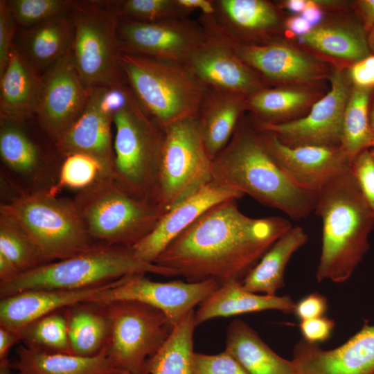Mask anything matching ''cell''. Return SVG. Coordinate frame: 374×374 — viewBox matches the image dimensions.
Listing matches in <instances>:
<instances>
[{"label": "cell", "instance_id": "obj_28", "mask_svg": "<svg viewBox=\"0 0 374 374\" xmlns=\"http://www.w3.org/2000/svg\"><path fill=\"white\" fill-rule=\"evenodd\" d=\"M73 35L69 12L23 28L18 47L39 73H44L71 51Z\"/></svg>", "mask_w": 374, "mask_h": 374}, {"label": "cell", "instance_id": "obj_55", "mask_svg": "<svg viewBox=\"0 0 374 374\" xmlns=\"http://www.w3.org/2000/svg\"><path fill=\"white\" fill-rule=\"evenodd\" d=\"M12 370L10 361L8 359L0 360V374H15L12 373Z\"/></svg>", "mask_w": 374, "mask_h": 374}, {"label": "cell", "instance_id": "obj_22", "mask_svg": "<svg viewBox=\"0 0 374 374\" xmlns=\"http://www.w3.org/2000/svg\"><path fill=\"white\" fill-rule=\"evenodd\" d=\"M213 5L215 21L235 42L260 45L276 41L281 17L273 3L266 0H213Z\"/></svg>", "mask_w": 374, "mask_h": 374}, {"label": "cell", "instance_id": "obj_52", "mask_svg": "<svg viewBox=\"0 0 374 374\" xmlns=\"http://www.w3.org/2000/svg\"><path fill=\"white\" fill-rule=\"evenodd\" d=\"M19 274L20 271L17 267L0 253V283L9 282Z\"/></svg>", "mask_w": 374, "mask_h": 374}, {"label": "cell", "instance_id": "obj_1", "mask_svg": "<svg viewBox=\"0 0 374 374\" xmlns=\"http://www.w3.org/2000/svg\"><path fill=\"white\" fill-rule=\"evenodd\" d=\"M292 226L280 217H249L240 210L236 199H227L202 213L170 242L154 263L190 282L242 281Z\"/></svg>", "mask_w": 374, "mask_h": 374}, {"label": "cell", "instance_id": "obj_18", "mask_svg": "<svg viewBox=\"0 0 374 374\" xmlns=\"http://www.w3.org/2000/svg\"><path fill=\"white\" fill-rule=\"evenodd\" d=\"M35 114L41 129L54 141L84 110L91 89L83 83L71 51L42 75Z\"/></svg>", "mask_w": 374, "mask_h": 374}, {"label": "cell", "instance_id": "obj_36", "mask_svg": "<svg viewBox=\"0 0 374 374\" xmlns=\"http://www.w3.org/2000/svg\"><path fill=\"white\" fill-rule=\"evenodd\" d=\"M371 91L353 86L344 110L341 146L352 161L364 150L374 148L368 108Z\"/></svg>", "mask_w": 374, "mask_h": 374}, {"label": "cell", "instance_id": "obj_51", "mask_svg": "<svg viewBox=\"0 0 374 374\" xmlns=\"http://www.w3.org/2000/svg\"><path fill=\"white\" fill-rule=\"evenodd\" d=\"M301 16L313 28L321 22L323 17V12L321 7L317 3L315 0H308L306 1V7L302 12Z\"/></svg>", "mask_w": 374, "mask_h": 374}, {"label": "cell", "instance_id": "obj_3", "mask_svg": "<svg viewBox=\"0 0 374 374\" xmlns=\"http://www.w3.org/2000/svg\"><path fill=\"white\" fill-rule=\"evenodd\" d=\"M322 221L317 282L348 280L370 249L374 212L351 170L337 176L318 193L314 208Z\"/></svg>", "mask_w": 374, "mask_h": 374}, {"label": "cell", "instance_id": "obj_47", "mask_svg": "<svg viewBox=\"0 0 374 374\" xmlns=\"http://www.w3.org/2000/svg\"><path fill=\"white\" fill-rule=\"evenodd\" d=\"M348 74L353 86L373 90L374 88V55L371 53L367 57L351 64L348 67Z\"/></svg>", "mask_w": 374, "mask_h": 374}, {"label": "cell", "instance_id": "obj_13", "mask_svg": "<svg viewBox=\"0 0 374 374\" xmlns=\"http://www.w3.org/2000/svg\"><path fill=\"white\" fill-rule=\"evenodd\" d=\"M353 86L348 68H337L331 75L330 91L305 116L276 124L258 123L251 118L259 130L288 146L341 145L343 116Z\"/></svg>", "mask_w": 374, "mask_h": 374}, {"label": "cell", "instance_id": "obj_14", "mask_svg": "<svg viewBox=\"0 0 374 374\" xmlns=\"http://www.w3.org/2000/svg\"><path fill=\"white\" fill-rule=\"evenodd\" d=\"M145 274L125 276L97 292L89 301L104 305L118 301L141 302L163 312L175 327L220 286L213 279L157 282Z\"/></svg>", "mask_w": 374, "mask_h": 374}, {"label": "cell", "instance_id": "obj_30", "mask_svg": "<svg viewBox=\"0 0 374 374\" xmlns=\"http://www.w3.org/2000/svg\"><path fill=\"white\" fill-rule=\"evenodd\" d=\"M16 359L10 361L15 374H117L105 348L98 355L80 357L70 354L48 353L20 346Z\"/></svg>", "mask_w": 374, "mask_h": 374}, {"label": "cell", "instance_id": "obj_10", "mask_svg": "<svg viewBox=\"0 0 374 374\" xmlns=\"http://www.w3.org/2000/svg\"><path fill=\"white\" fill-rule=\"evenodd\" d=\"M164 131L157 203L166 213L211 181L213 159L196 118L173 123Z\"/></svg>", "mask_w": 374, "mask_h": 374}, {"label": "cell", "instance_id": "obj_37", "mask_svg": "<svg viewBox=\"0 0 374 374\" xmlns=\"http://www.w3.org/2000/svg\"><path fill=\"white\" fill-rule=\"evenodd\" d=\"M21 341L24 346L33 350L72 355L66 308L30 323L22 331Z\"/></svg>", "mask_w": 374, "mask_h": 374}, {"label": "cell", "instance_id": "obj_21", "mask_svg": "<svg viewBox=\"0 0 374 374\" xmlns=\"http://www.w3.org/2000/svg\"><path fill=\"white\" fill-rule=\"evenodd\" d=\"M244 195L212 181L184 199L162 215L154 229L132 249L135 256L154 263L166 247L211 206Z\"/></svg>", "mask_w": 374, "mask_h": 374}, {"label": "cell", "instance_id": "obj_5", "mask_svg": "<svg viewBox=\"0 0 374 374\" xmlns=\"http://www.w3.org/2000/svg\"><path fill=\"white\" fill-rule=\"evenodd\" d=\"M148 273L178 276L172 269L139 260L131 247L96 243L83 253L46 263L0 283V298L28 290L90 288L125 276Z\"/></svg>", "mask_w": 374, "mask_h": 374}, {"label": "cell", "instance_id": "obj_33", "mask_svg": "<svg viewBox=\"0 0 374 374\" xmlns=\"http://www.w3.org/2000/svg\"><path fill=\"white\" fill-rule=\"evenodd\" d=\"M72 355H98L106 347L111 334V320L106 305L80 302L66 308Z\"/></svg>", "mask_w": 374, "mask_h": 374}, {"label": "cell", "instance_id": "obj_42", "mask_svg": "<svg viewBox=\"0 0 374 374\" xmlns=\"http://www.w3.org/2000/svg\"><path fill=\"white\" fill-rule=\"evenodd\" d=\"M193 366L195 374H250L225 350L214 355L194 352Z\"/></svg>", "mask_w": 374, "mask_h": 374}, {"label": "cell", "instance_id": "obj_2", "mask_svg": "<svg viewBox=\"0 0 374 374\" xmlns=\"http://www.w3.org/2000/svg\"><path fill=\"white\" fill-rule=\"evenodd\" d=\"M211 181L249 195L294 220L314 208L317 193L294 184L264 148L250 114L244 116L226 146L213 159Z\"/></svg>", "mask_w": 374, "mask_h": 374}, {"label": "cell", "instance_id": "obj_24", "mask_svg": "<svg viewBox=\"0 0 374 374\" xmlns=\"http://www.w3.org/2000/svg\"><path fill=\"white\" fill-rule=\"evenodd\" d=\"M115 281L80 290H28L2 298L0 326L17 334L21 340L22 331L33 322L56 310L89 301L97 292L111 286Z\"/></svg>", "mask_w": 374, "mask_h": 374}, {"label": "cell", "instance_id": "obj_11", "mask_svg": "<svg viewBox=\"0 0 374 374\" xmlns=\"http://www.w3.org/2000/svg\"><path fill=\"white\" fill-rule=\"evenodd\" d=\"M111 334L105 347L113 366L132 374L145 372L148 360L163 346L174 326L161 310L133 301L106 304Z\"/></svg>", "mask_w": 374, "mask_h": 374}, {"label": "cell", "instance_id": "obj_25", "mask_svg": "<svg viewBox=\"0 0 374 374\" xmlns=\"http://www.w3.org/2000/svg\"><path fill=\"white\" fill-rule=\"evenodd\" d=\"M246 112V96L207 87L195 118L206 150L213 159L229 143Z\"/></svg>", "mask_w": 374, "mask_h": 374}, {"label": "cell", "instance_id": "obj_4", "mask_svg": "<svg viewBox=\"0 0 374 374\" xmlns=\"http://www.w3.org/2000/svg\"><path fill=\"white\" fill-rule=\"evenodd\" d=\"M113 125L115 181L132 196L157 204L165 131L144 112L128 84L114 109Z\"/></svg>", "mask_w": 374, "mask_h": 374}, {"label": "cell", "instance_id": "obj_45", "mask_svg": "<svg viewBox=\"0 0 374 374\" xmlns=\"http://www.w3.org/2000/svg\"><path fill=\"white\" fill-rule=\"evenodd\" d=\"M335 326V321L325 316L301 321L299 323V328L303 339L315 344L328 340L332 334Z\"/></svg>", "mask_w": 374, "mask_h": 374}, {"label": "cell", "instance_id": "obj_58", "mask_svg": "<svg viewBox=\"0 0 374 374\" xmlns=\"http://www.w3.org/2000/svg\"><path fill=\"white\" fill-rule=\"evenodd\" d=\"M117 374H132V373L125 372V371H121V372L118 373ZM143 374H148V373H143Z\"/></svg>", "mask_w": 374, "mask_h": 374}, {"label": "cell", "instance_id": "obj_9", "mask_svg": "<svg viewBox=\"0 0 374 374\" xmlns=\"http://www.w3.org/2000/svg\"><path fill=\"white\" fill-rule=\"evenodd\" d=\"M118 1H73L71 54L83 83L89 89L117 88L127 84L117 35Z\"/></svg>", "mask_w": 374, "mask_h": 374}, {"label": "cell", "instance_id": "obj_54", "mask_svg": "<svg viewBox=\"0 0 374 374\" xmlns=\"http://www.w3.org/2000/svg\"><path fill=\"white\" fill-rule=\"evenodd\" d=\"M306 0H287L283 1V6L293 13L303 12L306 7Z\"/></svg>", "mask_w": 374, "mask_h": 374}, {"label": "cell", "instance_id": "obj_20", "mask_svg": "<svg viewBox=\"0 0 374 374\" xmlns=\"http://www.w3.org/2000/svg\"><path fill=\"white\" fill-rule=\"evenodd\" d=\"M292 359L300 374H374V324L365 323L330 350L302 339L294 346Z\"/></svg>", "mask_w": 374, "mask_h": 374}, {"label": "cell", "instance_id": "obj_43", "mask_svg": "<svg viewBox=\"0 0 374 374\" xmlns=\"http://www.w3.org/2000/svg\"><path fill=\"white\" fill-rule=\"evenodd\" d=\"M350 170L364 197L374 212V148L358 154L352 161Z\"/></svg>", "mask_w": 374, "mask_h": 374}, {"label": "cell", "instance_id": "obj_12", "mask_svg": "<svg viewBox=\"0 0 374 374\" xmlns=\"http://www.w3.org/2000/svg\"><path fill=\"white\" fill-rule=\"evenodd\" d=\"M205 39L184 64L207 87L230 91L246 97L268 86L235 52L231 39L217 25L212 15L197 19Z\"/></svg>", "mask_w": 374, "mask_h": 374}, {"label": "cell", "instance_id": "obj_38", "mask_svg": "<svg viewBox=\"0 0 374 374\" xmlns=\"http://www.w3.org/2000/svg\"><path fill=\"white\" fill-rule=\"evenodd\" d=\"M0 253L10 260L20 274L50 262L21 226L0 214Z\"/></svg>", "mask_w": 374, "mask_h": 374}, {"label": "cell", "instance_id": "obj_53", "mask_svg": "<svg viewBox=\"0 0 374 374\" xmlns=\"http://www.w3.org/2000/svg\"><path fill=\"white\" fill-rule=\"evenodd\" d=\"M181 3L195 12L197 10L201 13L212 15L214 12L213 0H180Z\"/></svg>", "mask_w": 374, "mask_h": 374}, {"label": "cell", "instance_id": "obj_27", "mask_svg": "<svg viewBox=\"0 0 374 374\" xmlns=\"http://www.w3.org/2000/svg\"><path fill=\"white\" fill-rule=\"evenodd\" d=\"M1 114L19 121L35 114L42 87V75L14 44L5 71L0 75Z\"/></svg>", "mask_w": 374, "mask_h": 374}, {"label": "cell", "instance_id": "obj_29", "mask_svg": "<svg viewBox=\"0 0 374 374\" xmlns=\"http://www.w3.org/2000/svg\"><path fill=\"white\" fill-rule=\"evenodd\" d=\"M225 350L250 374H300L292 359L276 353L246 322L235 319L228 327Z\"/></svg>", "mask_w": 374, "mask_h": 374}, {"label": "cell", "instance_id": "obj_41", "mask_svg": "<svg viewBox=\"0 0 374 374\" xmlns=\"http://www.w3.org/2000/svg\"><path fill=\"white\" fill-rule=\"evenodd\" d=\"M70 0H9L6 1L16 24L28 28L53 17L69 13Z\"/></svg>", "mask_w": 374, "mask_h": 374}, {"label": "cell", "instance_id": "obj_7", "mask_svg": "<svg viewBox=\"0 0 374 374\" xmlns=\"http://www.w3.org/2000/svg\"><path fill=\"white\" fill-rule=\"evenodd\" d=\"M72 199L93 242L109 245L132 248L165 214L157 204L132 196L109 177H99Z\"/></svg>", "mask_w": 374, "mask_h": 374}, {"label": "cell", "instance_id": "obj_17", "mask_svg": "<svg viewBox=\"0 0 374 374\" xmlns=\"http://www.w3.org/2000/svg\"><path fill=\"white\" fill-rule=\"evenodd\" d=\"M257 129L272 159L294 184L303 189L318 193L332 179L350 169L352 159L341 145L291 147L271 133Z\"/></svg>", "mask_w": 374, "mask_h": 374}, {"label": "cell", "instance_id": "obj_46", "mask_svg": "<svg viewBox=\"0 0 374 374\" xmlns=\"http://www.w3.org/2000/svg\"><path fill=\"white\" fill-rule=\"evenodd\" d=\"M327 310V299L318 292H313L296 303L294 314L301 321L323 317Z\"/></svg>", "mask_w": 374, "mask_h": 374}, {"label": "cell", "instance_id": "obj_32", "mask_svg": "<svg viewBox=\"0 0 374 374\" xmlns=\"http://www.w3.org/2000/svg\"><path fill=\"white\" fill-rule=\"evenodd\" d=\"M298 39L314 51L351 64L371 54L367 33L355 21L320 24Z\"/></svg>", "mask_w": 374, "mask_h": 374}, {"label": "cell", "instance_id": "obj_23", "mask_svg": "<svg viewBox=\"0 0 374 374\" xmlns=\"http://www.w3.org/2000/svg\"><path fill=\"white\" fill-rule=\"evenodd\" d=\"M0 116V156L4 166L29 184L28 192L49 190L57 182L58 172L50 168L21 121Z\"/></svg>", "mask_w": 374, "mask_h": 374}, {"label": "cell", "instance_id": "obj_15", "mask_svg": "<svg viewBox=\"0 0 374 374\" xmlns=\"http://www.w3.org/2000/svg\"><path fill=\"white\" fill-rule=\"evenodd\" d=\"M117 35L123 53L183 64L205 39L200 23L189 17L143 22L121 17Z\"/></svg>", "mask_w": 374, "mask_h": 374}, {"label": "cell", "instance_id": "obj_49", "mask_svg": "<svg viewBox=\"0 0 374 374\" xmlns=\"http://www.w3.org/2000/svg\"><path fill=\"white\" fill-rule=\"evenodd\" d=\"M20 341V337L11 330L0 326V360L8 359L12 346Z\"/></svg>", "mask_w": 374, "mask_h": 374}, {"label": "cell", "instance_id": "obj_48", "mask_svg": "<svg viewBox=\"0 0 374 374\" xmlns=\"http://www.w3.org/2000/svg\"><path fill=\"white\" fill-rule=\"evenodd\" d=\"M353 5L360 23L368 33L374 25V0H359Z\"/></svg>", "mask_w": 374, "mask_h": 374}, {"label": "cell", "instance_id": "obj_6", "mask_svg": "<svg viewBox=\"0 0 374 374\" xmlns=\"http://www.w3.org/2000/svg\"><path fill=\"white\" fill-rule=\"evenodd\" d=\"M120 62L139 105L160 127L195 118L207 87L184 64L123 52Z\"/></svg>", "mask_w": 374, "mask_h": 374}, {"label": "cell", "instance_id": "obj_39", "mask_svg": "<svg viewBox=\"0 0 374 374\" xmlns=\"http://www.w3.org/2000/svg\"><path fill=\"white\" fill-rule=\"evenodd\" d=\"M101 177L106 176L96 159L84 154H71L63 157L57 182L48 191L54 195L64 188L79 191Z\"/></svg>", "mask_w": 374, "mask_h": 374}, {"label": "cell", "instance_id": "obj_34", "mask_svg": "<svg viewBox=\"0 0 374 374\" xmlns=\"http://www.w3.org/2000/svg\"><path fill=\"white\" fill-rule=\"evenodd\" d=\"M314 98L313 92L302 87H267L247 97V112L258 123L287 122Z\"/></svg>", "mask_w": 374, "mask_h": 374}, {"label": "cell", "instance_id": "obj_26", "mask_svg": "<svg viewBox=\"0 0 374 374\" xmlns=\"http://www.w3.org/2000/svg\"><path fill=\"white\" fill-rule=\"evenodd\" d=\"M296 303L288 295L260 294L246 290L242 281L220 284L198 307L195 312L197 326L217 317H229L265 310H278L294 314Z\"/></svg>", "mask_w": 374, "mask_h": 374}, {"label": "cell", "instance_id": "obj_8", "mask_svg": "<svg viewBox=\"0 0 374 374\" xmlns=\"http://www.w3.org/2000/svg\"><path fill=\"white\" fill-rule=\"evenodd\" d=\"M0 214L15 221L50 262L83 253L96 244L73 199L48 190L19 193L1 204Z\"/></svg>", "mask_w": 374, "mask_h": 374}, {"label": "cell", "instance_id": "obj_19", "mask_svg": "<svg viewBox=\"0 0 374 374\" xmlns=\"http://www.w3.org/2000/svg\"><path fill=\"white\" fill-rule=\"evenodd\" d=\"M231 40L239 57L268 87L269 84H309L326 75V70L318 60L286 43L276 40L265 44L250 45Z\"/></svg>", "mask_w": 374, "mask_h": 374}, {"label": "cell", "instance_id": "obj_44", "mask_svg": "<svg viewBox=\"0 0 374 374\" xmlns=\"http://www.w3.org/2000/svg\"><path fill=\"white\" fill-rule=\"evenodd\" d=\"M16 23L6 0L0 1V75L7 66L12 42Z\"/></svg>", "mask_w": 374, "mask_h": 374}, {"label": "cell", "instance_id": "obj_50", "mask_svg": "<svg viewBox=\"0 0 374 374\" xmlns=\"http://www.w3.org/2000/svg\"><path fill=\"white\" fill-rule=\"evenodd\" d=\"M284 25L287 30L298 37L307 34L312 28V26L302 16L299 15L289 17Z\"/></svg>", "mask_w": 374, "mask_h": 374}, {"label": "cell", "instance_id": "obj_16", "mask_svg": "<svg viewBox=\"0 0 374 374\" xmlns=\"http://www.w3.org/2000/svg\"><path fill=\"white\" fill-rule=\"evenodd\" d=\"M114 109L109 88H91L87 103L78 118L54 141L63 157L75 153L96 159L106 177L114 178Z\"/></svg>", "mask_w": 374, "mask_h": 374}, {"label": "cell", "instance_id": "obj_35", "mask_svg": "<svg viewBox=\"0 0 374 374\" xmlns=\"http://www.w3.org/2000/svg\"><path fill=\"white\" fill-rule=\"evenodd\" d=\"M195 311L173 328L167 341L145 365L148 374H195L193 366Z\"/></svg>", "mask_w": 374, "mask_h": 374}, {"label": "cell", "instance_id": "obj_56", "mask_svg": "<svg viewBox=\"0 0 374 374\" xmlns=\"http://www.w3.org/2000/svg\"><path fill=\"white\" fill-rule=\"evenodd\" d=\"M367 42L370 53L374 55V25L367 33Z\"/></svg>", "mask_w": 374, "mask_h": 374}, {"label": "cell", "instance_id": "obj_40", "mask_svg": "<svg viewBox=\"0 0 374 374\" xmlns=\"http://www.w3.org/2000/svg\"><path fill=\"white\" fill-rule=\"evenodd\" d=\"M118 10L121 17L143 22L186 18L194 12L180 0H123Z\"/></svg>", "mask_w": 374, "mask_h": 374}, {"label": "cell", "instance_id": "obj_31", "mask_svg": "<svg viewBox=\"0 0 374 374\" xmlns=\"http://www.w3.org/2000/svg\"><path fill=\"white\" fill-rule=\"evenodd\" d=\"M308 239L301 226L292 225L245 276L242 281L244 289L257 294L276 295L284 286V273L288 262Z\"/></svg>", "mask_w": 374, "mask_h": 374}, {"label": "cell", "instance_id": "obj_57", "mask_svg": "<svg viewBox=\"0 0 374 374\" xmlns=\"http://www.w3.org/2000/svg\"><path fill=\"white\" fill-rule=\"evenodd\" d=\"M370 124H371L372 132L374 135V105H373L372 110L370 112Z\"/></svg>", "mask_w": 374, "mask_h": 374}]
</instances>
